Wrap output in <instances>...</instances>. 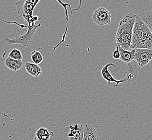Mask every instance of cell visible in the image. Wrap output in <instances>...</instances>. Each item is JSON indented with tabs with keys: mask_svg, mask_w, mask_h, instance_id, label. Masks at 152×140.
<instances>
[{
	"mask_svg": "<svg viewBox=\"0 0 152 140\" xmlns=\"http://www.w3.org/2000/svg\"><path fill=\"white\" fill-rule=\"evenodd\" d=\"M36 136L38 140H49L51 135L46 128L41 127L36 131Z\"/></svg>",
	"mask_w": 152,
	"mask_h": 140,
	"instance_id": "13",
	"label": "cell"
},
{
	"mask_svg": "<svg viewBox=\"0 0 152 140\" xmlns=\"http://www.w3.org/2000/svg\"><path fill=\"white\" fill-rule=\"evenodd\" d=\"M119 51L120 52V61L125 63L126 64H129V63L132 62L133 60L135 59V49H133L131 51H127V50L124 49L122 47H120L119 45L115 43Z\"/></svg>",
	"mask_w": 152,
	"mask_h": 140,
	"instance_id": "9",
	"label": "cell"
},
{
	"mask_svg": "<svg viewBox=\"0 0 152 140\" xmlns=\"http://www.w3.org/2000/svg\"><path fill=\"white\" fill-rule=\"evenodd\" d=\"M115 46L116 47V50H114V52L113 53V57L115 59H119L120 57V52L119 51L118 47L115 44Z\"/></svg>",
	"mask_w": 152,
	"mask_h": 140,
	"instance_id": "19",
	"label": "cell"
},
{
	"mask_svg": "<svg viewBox=\"0 0 152 140\" xmlns=\"http://www.w3.org/2000/svg\"><path fill=\"white\" fill-rule=\"evenodd\" d=\"M130 48L152 49V32L137 15L133 30Z\"/></svg>",
	"mask_w": 152,
	"mask_h": 140,
	"instance_id": "1",
	"label": "cell"
},
{
	"mask_svg": "<svg viewBox=\"0 0 152 140\" xmlns=\"http://www.w3.org/2000/svg\"><path fill=\"white\" fill-rule=\"evenodd\" d=\"M31 58L34 63L36 64H39L43 60V55L39 51L34 50L31 53Z\"/></svg>",
	"mask_w": 152,
	"mask_h": 140,
	"instance_id": "15",
	"label": "cell"
},
{
	"mask_svg": "<svg viewBox=\"0 0 152 140\" xmlns=\"http://www.w3.org/2000/svg\"><path fill=\"white\" fill-rule=\"evenodd\" d=\"M15 6L20 18H23L28 24L35 23L41 20L37 16L33 15L35 8L28 0H18L15 2Z\"/></svg>",
	"mask_w": 152,
	"mask_h": 140,
	"instance_id": "4",
	"label": "cell"
},
{
	"mask_svg": "<svg viewBox=\"0 0 152 140\" xmlns=\"http://www.w3.org/2000/svg\"><path fill=\"white\" fill-rule=\"evenodd\" d=\"M137 15L133 13L127 14L120 21L117 29L115 35L116 43L125 50H127L131 47Z\"/></svg>",
	"mask_w": 152,
	"mask_h": 140,
	"instance_id": "2",
	"label": "cell"
},
{
	"mask_svg": "<svg viewBox=\"0 0 152 140\" xmlns=\"http://www.w3.org/2000/svg\"><path fill=\"white\" fill-rule=\"evenodd\" d=\"M139 16L148 26L152 34V10L150 12H145Z\"/></svg>",
	"mask_w": 152,
	"mask_h": 140,
	"instance_id": "14",
	"label": "cell"
},
{
	"mask_svg": "<svg viewBox=\"0 0 152 140\" xmlns=\"http://www.w3.org/2000/svg\"><path fill=\"white\" fill-rule=\"evenodd\" d=\"M152 59V49H136L135 60L140 67H143L149 63Z\"/></svg>",
	"mask_w": 152,
	"mask_h": 140,
	"instance_id": "6",
	"label": "cell"
},
{
	"mask_svg": "<svg viewBox=\"0 0 152 140\" xmlns=\"http://www.w3.org/2000/svg\"><path fill=\"white\" fill-rule=\"evenodd\" d=\"M8 56L10 58L14 59L18 61H22L23 60V55H22V53L20 50L18 49L14 48L10 52L8 55Z\"/></svg>",
	"mask_w": 152,
	"mask_h": 140,
	"instance_id": "17",
	"label": "cell"
},
{
	"mask_svg": "<svg viewBox=\"0 0 152 140\" xmlns=\"http://www.w3.org/2000/svg\"><path fill=\"white\" fill-rule=\"evenodd\" d=\"M79 127V124H75L73 125H71L69 127L70 128V132L68 134V137H72L75 135L76 134V133L78 130Z\"/></svg>",
	"mask_w": 152,
	"mask_h": 140,
	"instance_id": "18",
	"label": "cell"
},
{
	"mask_svg": "<svg viewBox=\"0 0 152 140\" xmlns=\"http://www.w3.org/2000/svg\"><path fill=\"white\" fill-rule=\"evenodd\" d=\"M24 66L26 72L35 78H38L42 72L41 67L38 65L34 63L26 62L24 64Z\"/></svg>",
	"mask_w": 152,
	"mask_h": 140,
	"instance_id": "12",
	"label": "cell"
},
{
	"mask_svg": "<svg viewBox=\"0 0 152 140\" xmlns=\"http://www.w3.org/2000/svg\"><path fill=\"white\" fill-rule=\"evenodd\" d=\"M110 66H113L115 69H117V67L114 64L110 63L106 64L101 70V74H102V78L107 82V84L108 85H110L111 82H114L116 84L113 85V86L114 88L115 87L116 88L120 84H124V80L123 79H121V80H116V79H114V77L112 75L111 73L108 70V67H110Z\"/></svg>",
	"mask_w": 152,
	"mask_h": 140,
	"instance_id": "8",
	"label": "cell"
},
{
	"mask_svg": "<svg viewBox=\"0 0 152 140\" xmlns=\"http://www.w3.org/2000/svg\"><path fill=\"white\" fill-rule=\"evenodd\" d=\"M137 69L134 64L131 62L127 64L123 76L124 84L129 87L132 82L135 81L137 78Z\"/></svg>",
	"mask_w": 152,
	"mask_h": 140,
	"instance_id": "7",
	"label": "cell"
},
{
	"mask_svg": "<svg viewBox=\"0 0 152 140\" xmlns=\"http://www.w3.org/2000/svg\"><path fill=\"white\" fill-rule=\"evenodd\" d=\"M83 140H99L96 128L91 125H84V136Z\"/></svg>",
	"mask_w": 152,
	"mask_h": 140,
	"instance_id": "10",
	"label": "cell"
},
{
	"mask_svg": "<svg viewBox=\"0 0 152 140\" xmlns=\"http://www.w3.org/2000/svg\"><path fill=\"white\" fill-rule=\"evenodd\" d=\"M111 12L103 7L96 9L92 15L93 21L100 26H105L111 24Z\"/></svg>",
	"mask_w": 152,
	"mask_h": 140,
	"instance_id": "5",
	"label": "cell"
},
{
	"mask_svg": "<svg viewBox=\"0 0 152 140\" xmlns=\"http://www.w3.org/2000/svg\"><path fill=\"white\" fill-rule=\"evenodd\" d=\"M4 64L9 70L13 71H17L23 67L24 63L22 61H18L8 57L4 61Z\"/></svg>",
	"mask_w": 152,
	"mask_h": 140,
	"instance_id": "11",
	"label": "cell"
},
{
	"mask_svg": "<svg viewBox=\"0 0 152 140\" xmlns=\"http://www.w3.org/2000/svg\"><path fill=\"white\" fill-rule=\"evenodd\" d=\"M84 136V125L79 124L78 130L72 137H69V140H83Z\"/></svg>",
	"mask_w": 152,
	"mask_h": 140,
	"instance_id": "16",
	"label": "cell"
},
{
	"mask_svg": "<svg viewBox=\"0 0 152 140\" xmlns=\"http://www.w3.org/2000/svg\"><path fill=\"white\" fill-rule=\"evenodd\" d=\"M41 26V24L37 25L35 23H31L28 24L27 28L28 30L26 34L21 36H16L13 39L8 38L6 35H4V38L6 43L9 45L12 44H20L24 47H26L29 45L32 41V38L34 36L36 30Z\"/></svg>",
	"mask_w": 152,
	"mask_h": 140,
	"instance_id": "3",
	"label": "cell"
}]
</instances>
